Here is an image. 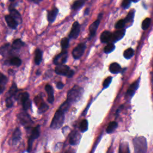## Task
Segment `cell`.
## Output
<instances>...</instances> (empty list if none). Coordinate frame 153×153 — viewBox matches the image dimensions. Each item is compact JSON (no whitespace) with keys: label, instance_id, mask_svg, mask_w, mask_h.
Masks as SVG:
<instances>
[{"label":"cell","instance_id":"5b68a950","mask_svg":"<svg viewBox=\"0 0 153 153\" xmlns=\"http://www.w3.org/2000/svg\"><path fill=\"white\" fill-rule=\"evenodd\" d=\"M17 117L20 123L26 128H29L33 124V121L30 116L26 112H22L18 114Z\"/></svg>","mask_w":153,"mask_h":153},{"label":"cell","instance_id":"9c48e42d","mask_svg":"<svg viewBox=\"0 0 153 153\" xmlns=\"http://www.w3.org/2000/svg\"><path fill=\"white\" fill-rule=\"evenodd\" d=\"M81 136L80 133L76 131V130H74L69 137V143L72 145H75L78 144L81 139Z\"/></svg>","mask_w":153,"mask_h":153},{"label":"cell","instance_id":"6da1fadb","mask_svg":"<svg viewBox=\"0 0 153 153\" xmlns=\"http://www.w3.org/2000/svg\"><path fill=\"white\" fill-rule=\"evenodd\" d=\"M84 90L78 85L74 86L67 94V100L71 103L78 101L82 95Z\"/></svg>","mask_w":153,"mask_h":153},{"label":"cell","instance_id":"8992f818","mask_svg":"<svg viewBox=\"0 0 153 153\" xmlns=\"http://www.w3.org/2000/svg\"><path fill=\"white\" fill-rule=\"evenodd\" d=\"M39 126H37L35 128H33L31 134L28 140V147H27V151L30 152L31 151L32 147V143L35 139L38 138L39 136L40 133V130H39Z\"/></svg>","mask_w":153,"mask_h":153},{"label":"cell","instance_id":"52a82bcc","mask_svg":"<svg viewBox=\"0 0 153 153\" xmlns=\"http://www.w3.org/2000/svg\"><path fill=\"white\" fill-rule=\"evenodd\" d=\"M86 45L84 43L79 44L72 51V54L75 59L80 58L84 54Z\"/></svg>","mask_w":153,"mask_h":153},{"label":"cell","instance_id":"f1b7e54d","mask_svg":"<svg viewBox=\"0 0 153 153\" xmlns=\"http://www.w3.org/2000/svg\"><path fill=\"white\" fill-rule=\"evenodd\" d=\"M88 128V121L86 120H83L79 124V129L81 132H85Z\"/></svg>","mask_w":153,"mask_h":153},{"label":"cell","instance_id":"d6a6232c","mask_svg":"<svg viewBox=\"0 0 153 153\" xmlns=\"http://www.w3.org/2000/svg\"><path fill=\"white\" fill-rule=\"evenodd\" d=\"M48 105L45 103H44L43 102H41L40 103V104L39 105L38 109H39V112L40 113H42V112H45L48 109Z\"/></svg>","mask_w":153,"mask_h":153},{"label":"cell","instance_id":"bcb514c9","mask_svg":"<svg viewBox=\"0 0 153 153\" xmlns=\"http://www.w3.org/2000/svg\"><path fill=\"white\" fill-rule=\"evenodd\" d=\"M131 1H133V2H138L139 1H140V0H131Z\"/></svg>","mask_w":153,"mask_h":153},{"label":"cell","instance_id":"e0dca14e","mask_svg":"<svg viewBox=\"0 0 153 153\" xmlns=\"http://www.w3.org/2000/svg\"><path fill=\"white\" fill-rule=\"evenodd\" d=\"M100 41L103 43L108 42L111 40L112 38V33L108 30L103 31L100 35Z\"/></svg>","mask_w":153,"mask_h":153},{"label":"cell","instance_id":"603a6c76","mask_svg":"<svg viewBox=\"0 0 153 153\" xmlns=\"http://www.w3.org/2000/svg\"><path fill=\"white\" fill-rule=\"evenodd\" d=\"M42 53L39 49H36L35 52V59L34 61L36 65H39L42 60Z\"/></svg>","mask_w":153,"mask_h":153},{"label":"cell","instance_id":"4fadbf2b","mask_svg":"<svg viewBox=\"0 0 153 153\" xmlns=\"http://www.w3.org/2000/svg\"><path fill=\"white\" fill-rule=\"evenodd\" d=\"M5 20L8 26L10 27H11V29H16L17 28L18 23L16 21V20L10 14L5 15Z\"/></svg>","mask_w":153,"mask_h":153},{"label":"cell","instance_id":"5bb4252c","mask_svg":"<svg viewBox=\"0 0 153 153\" xmlns=\"http://www.w3.org/2000/svg\"><path fill=\"white\" fill-rule=\"evenodd\" d=\"M124 34H125V30L123 29H120V30H118L114 32L113 33H112L111 40L113 42H116L121 39L124 36Z\"/></svg>","mask_w":153,"mask_h":153},{"label":"cell","instance_id":"8d00e7d4","mask_svg":"<svg viewBox=\"0 0 153 153\" xmlns=\"http://www.w3.org/2000/svg\"><path fill=\"white\" fill-rule=\"evenodd\" d=\"M125 25H126V22H125L124 20V19H121V20H118L117 22V23L115 24V27L116 29H120L123 28L124 26H125Z\"/></svg>","mask_w":153,"mask_h":153},{"label":"cell","instance_id":"44dd1931","mask_svg":"<svg viewBox=\"0 0 153 153\" xmlns=\"http://www.w3.org/2000/svg\"><path fill=\"white\" fill-rule=\"evenodd\" d=\"M109 69L111 73L117 74V73L120 72V71L121 70V67L118 63L114 62V63H111L109 65Z\"/></svg>","mask_w":153,"mask_h":153},{"label":"cell","instance_id":"cb8c5ba5","mask_svg":"<svg viewBox=\"0 0 153 153\" xmlns=\"http://www.w3.org/2000/svg\"><path fill=\"white\" fill-rule=\"evenodd\" d=\"M17 92V85L16 84L15 82H13L11 86V87L10 88L8 92V96L10 97H11L14 96H15Z\"/></svg>","mask_w":153,"mask_h":153},{"label":"cell","instance_id":"b9f144b4","mask_svg":"<svg viewBox=\"0 0 153 153\" xmlns=\"http://www.w3.org/2000/svg\"><path fill=\"white\" fill-rule=\"evenodd\" d=\"M5 103H6V106L7 108H11L13 106V102L12 99H11V97H8L6 99Z\"/></svg>","mask_w":153,"mask_h":153},{"label":"cell","instance_id":"7bdbcfd3","mask_svg":"<svg viewBox=\"0 0 153 153\" xmlns=\"http://www.w3.org/2000/svg\"><path fill=\"white\" fill-rule=\"evenodd\" d=\"M57 88H58V89H62L63 88V87H64V84L62 82H60V81H59V82H58L57 83Z\"/></svg>","mask_w":153,"mask_h":153},{"label":"cell","instance_id":"8fae6325","mask_svg":"<svg viewBox=\"0 0 153 153\" xmlns=\"http://www.w3.org/2000/svg\"><path fill=\"white\" fill-rule=\"evenodd\" d=\"M139 79L130 85L128 89L126 92V97H132V96L134 94L136 90L139 87Z\"/></svg>","mask_w":153,"mask_h":153},{"label":"cell","instance_id":"7402d4cb","mask_svg":"<svg viewBox=\"0 0 153 153\" xmlns=\"http://www.w3.org/2000/svg\"><path fill=\"white\" fill-rule=\"evenodd\" d=\"M24 45L25 43L20 39H16L13 41L11 45V48L14 50H19Z\"/></svg>","mask_w":153,"mask_h":153},{"label":"cell","instance_id":"ba28073f","mask_svg":"<svg viewBox=\"0 0 153 153\" xmlns=\"http://www.w3.org/2000/svg\"><path fill=\"white\" fill-rule=\"evenodd\" d=\"M67 57H68V53L66 51H62V53H60L54 57L53 60L54 64L58 65H62L65 63L67 60Z\"/></svg>","mask_w":153,"mask_h":153},{"label":"cell","instance_id":"83f0119b","mask_svg":"<svg viewBox=\"0 0 153 153\" xmlns=\"http://www.w3.org/2000/svg\"><path fill=\"white\" fill-rule=\"evenodd\" d=\"M134 54V51L131 48H128L124 51V56L126 59L131 58Z\"/></svg>","mask_w":153,"mask_h":153},{"label":"cell","instance_id":"ab89813d","mask_svg":"<svg viewBox=\"0 0 153 153\" xmlns=\"http://www.w3.org/2000/svg\"><path fill=\"white\" fill-rule=\"evenodd\" d=\"M112 78L111 76H108L104 80L103 83V86L104 88H107L109 86V85L110 84V83L112 81Z\"/></svg>","mask_w":153,"mask_h":153},{"label":"cell","instance_id":"1f68e13d","mask_svg":"<svg viewBox=\"0 0 153 153\" xmlns=\"http://www.w3.org/2000/svg\"><path fill=\"white\" fill-rule=\"evenodd\" d=\"M70 105L71 103L69 102H68L67 100L63 103L61 105V106H60V108H59V109H60L61 111H62L63 112H65L66 111H67L68 110V109L70 107Z\"/></svg>","mask_w":153,"mask_h":153},{"label":"cell","instance_id":"836d02e7","mask_svg":"<svg viewBox=\"0 0 153 153\" xmlns=\"http://www.w3.org/2000/svg\"><path fill=\"white\" fill-rule=\"evenodd\" d=\"M134 10H131V11H130L128 13V14L126 16V19H124L125 22H126V23H128V22H131L133 20V17H134Z\"/></svg>","mask_w":153,"mask_h":153},{"label":"cell","instance_id":"30bf717a","mask_svg":"<svg viewBox=\"0 0 153 153\" xmlns=\"http://www.w3.org/2000/svg\"><path fill=\"white\" fill-rule=\"evenodd\" d=\"M80 31V26L78 22H75L72 26L71 30L69 33V38L75 39L78 37Z\"/></svg>","mask_w":153,"mask_h":153},{"label":"cell","instance_id":"ac0fdd59","mask_svg":"<svg viewBox=\"0 0 153 153\" xmlns=\"http://www.w3.org/2000/svg\"><path fill=\"white\" fill-rule=\"evenodd\" d=\"M57 13H58V9L57 8H54L50 11H48L47 13V19L48 22L50 23L53 22L56 19Z\"/></svg>","mask_w":153,"mask_h":153},{"label":"cell","instance_id":"484cf974","mask_svg":"<svg viewBox=\"0 0 153 153\" xmlns=\"http://www.w3.org/2000/svg\"><path fill=\"white\" fill-rule=\"evenodd\" d=\"M87 0H76L74 2L71 8L74 10L79 8L80 7H81L84 4V3Z\"/></svg>","mask_w":153,"mask_h":153},{"label":"cell","instance_id":"f546056e","mask_svg":"<svg viewBox=\"0 0 153 153\" xmlns=\"http://www.w3.org/2000/svg\"><path fill=\"white\" fill-rule=\"evenodd\" d=\"M151 20L150 18H146L142 23V29L143 30H146L150 26Z\"/></svg>","mask_w":153,"mask_h":153},{"label":"cell","instance_id":"60d3db41","mask_svg":"<svg viewBox=\"0 0 153 153\" xmlns=\"http://www.w3.org/2000/svg\"><path fill=\"white\" fill-rule=\"evenodd\" d=\"M131 4V0H123L121 4V6L124 8H127Z\"/></svg>","mask_w":153,"mask_h":153},{"label":"cell","instance_id":"f6af8a7d","mask_svg":"<svg viewBox=\"0 0 153 153\" xmlns=\"http://www.w3.org/2000/svg\"><path fill=\"white\" fill-rule=\"evenodd\" d=\"M31 1L32 2H33L34 3H35V4H38V3H39L42 0H31Z\"/></svg>","mask_w":153,"mask_h":153},{"label":"cell","instance_id":"e575fe53","mask_svg":"<svg viewBox=\"0 0 153 153\" xmlns=\"http://www.w3.org/2000/svg\"><path fill=\"white\" fill-rule=\"evenodd\" d=\"M22 103L23 105V108L25 111L27 110L31 106V101L29 100V98L24 101L23 102H22Z\"/></svg>","mask_w":153,"mask_h":153},{"label":"cell","instance_id":"7a4b0ae2","mask_svg":"<svg viewBox=\"0 0 153 153\" xmlns=\"http://www.w3.org/2000/svg\"><path fill=\"white\" fill-rule=\"evenodd\" d=\"M65 119V112L61 111L60 109H58L53 118L51 121L50 127L53 129H58L60 128L63 124Z\"/></svg>","mask_w":153,"mask_h":153},{"label":"cell","instance_id":"f35d334b","mask_svg":"<svg viewBox=\"0 0 153 153\" xmlns=\"http://www.w3.org/2000/svg\"><path fill=\"white\" fill-rule=\"evenodd\" d=\"M127 143H122L120 146V149H119V152H128L129 149L128 146L125 147V145Z\"/></svg>","mask_w":153,"mask_h":153},{"label":"cell","instance_id":"ffe728a7","mask_svg":"<svg viewBox=\"0 0 153 153\" xmlns=\"http://www.w3.org/2000/svg\"><path fill=\"white\" fill-rule=\"evenodd\" d=\"M11 52V48L10 47V44H5L2 47H0V54L3 56H8Z\"/></svg>","mask_w":153,"mask_h":153},{"label":"cell","instance_id":"d4e9b609","mask_svg":"<svg viewBox=\"0 0 153 153\" xmlns=\"http://www.w3.org/2000/svg\"><path fill=\"white\" fill-rule=\"evenodd\" d=\"M118 124L115 121H112L110 122L106 128V132L108 133H112L117 127Z\"/></svg>","mask_w":153,"mask_h":153},{"label":"cell","instance_id":"7c38bea8","mask_svg":"<svg viewBox=\"0 0 153 153\" xmlns=\"http://www.w3.org/2000/svg\"><path fill=\"white\" fill-rule=\"evenodd\" d=\"M9 11H10V14L16 20V21L17 22L18 24H20L22 23V19L21 14L17 10L10 7Z\"/></svg>","mask_w":153,"mask_h":153},{"label":"cell","instance_id":"4316f807","mask_svg":"<svg viewBox=\"0 0 153 153\" xmlns=\"http://www.w3.org/2000/svg\"><path fill=\"white\" fill-rule=\"evenodd\" d=\"M10 64L13 66H20L22 64V60L20 58L17 57H13L10 59Z\"/></svg>","mask_w":153,"mask_h":153},{"label":"cell","instance_id":"74e56055","mask_svg":"<svg viewBox=\"0 0 153 153\" xmlns=\"http://www.w3.org/2000/svg\"><path fill=\"white\" fill-rule=\"evenodd\" d=\"M69 46V39L67 38H64L61 40V47L65 49Z\"/></svg>","mask_w":153,"mask_h":153},{"label":"cell","instance_id":"4dcf8cb0","mask_svg":"<svg viewBox=\"0 0 153 153\" xmlns=\"http://www.w3.org/2000/svg\"><path fill=\"white\" fill-rule=\"evenodd\" d=\"M115 49V45L113 43L108 44L104 48V52L106 53H109L114 51Z\"/></svg>","mask_w":153,"mask_h":153},{"label":"cell","instance_id":"277c9868","mask_svg":"<svg viewBox=\"0 0 153 153\" xmlns=\"http://www.w3.org/2000/svg\"><path fill=\"white\" fill-rule=\"evenodd\" d=\"M55 72L58 75L66 76L69 78L72 77L74 74L73 70L71 69L68 66L63 64L57 65L55 68Z\"/></svg>","mask_w":153,"mask_h":153},{"label":"cell","instance_id":"3957f363","mask_svg":"<svg viewBox=\"0 0 153 153\" xmlns=\"http://www.w3.org/2000/svg\"><path fill=\"white\" fill-rule=\"evenodd\" d=\"M133 142L136 152H145L146 151L147 143L144 137L139 136L135 137Z\"/></svg>","mask_w":153,"mask_h":153},{"label":"cell","instance_id":"9a60e30c","mask_svg":"<svg viewBox=\"0 0 153 153\" xmlns=\"http://www.w3.org/2000/svg\"><path fill=\"white\" fill-rule=\"evenodd\" d=\"M100 24V19H98L97 20L94 22L89 27V32H90V38L93 37L96 33V32L98 28V26Z\"/></svg>","mask_w":153,"mask_h":153},{"label":"cell","instance_id":"d590c367","mask_svg":"<svg viewBox=\"0 0 153 153\" xmlns=\"http://www.w3.org/2000/svg\"><path fill=\"white\" fill-rule=\"evenodd\" d=\"M8 81L7 77L4 75L3 74L0 72V84L4 86Z\"/></svg>","mask_w":153,"mask_h":153},{"label":"cell","instance_id":"7dc6e473","mask_svg":"<svg viewBox=\"0 0 153 153\" xmlns=\"http://www.w3.org/2000/svg\"><path fill=\"white\" fill-rule=\"evenodd\" d=\"M15 0H10V1H11V2H14Z\"/></svg>","mask_w":153,"mask_h":153},{"label":"cell","instance_id":"d6986e66","mask_svg":"<svg viewBox=\"0 0 153 153\" xmlns=\"http://www.w3.org/2000/svg\"><path fill=\"white\" fill-rule=\"evenodd\" d=\"M21 136H22V133L20 130L19 128H16V130H14L12 137H11V140H12V143L13 144H16L17 143L20 139L21 138Z\"/></svg>","mask_w":153,"mask_h":153},{"label":"cell","instance_id":"ee69618b","mask_svg":"<svg viewBox=\"0 0 153 153\" xmlns=\"http://www.w3.org/2000/svg\"><path fill=\"white\" fill-rule=\"evenodd\" d=\"M4 86L0 84V94H1V93L3 92V91H4Z\"/></svg>","mask_w":153,"mask_h":153},{"label":"cell","instance_id":"2e32d148","mask_svg":"<svg viewBox=\"0 0 153 153\" xmlns=\"http://www.w3.org/2000/svg\"><path fill=\"white\" fill-rule=\"evenodd\" d=\"M45 91L48 94V97H47V100L50 103H52L54 101V93H53V89L52 87L49 85L47 84L45 87Z\"/></svg>","mask_w":153,"mask_h":153}]
</instances>
